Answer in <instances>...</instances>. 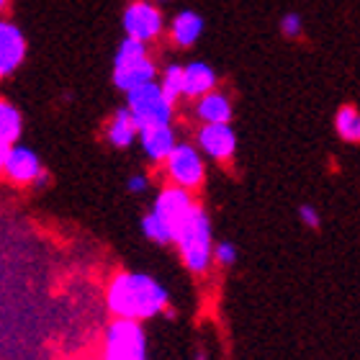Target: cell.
<instances>
[{
	"mask_svg": "<svg viewBox=\"0 0 360 360\" xmlns=\"http://www.w3.org/2000/svg\"><path fill=\"white\" fill-rule=\"evenodd\" d=\"M6 8H8V0H0V13H3Z\"/></svg>",
	"mask_w": 360,
	"mask_h": 360,
	"instance_id": "cell-27",
	"label": "cell"
},
{
	"mask_svg": "<svg viewBox=\"0 0 360 360\" xmlns=\"http://www.w3.org/2000/svg\"><path fill=\"white\" fill-rule=\"evenodd\" d=\"M8 150H11V147H8V144H3V142H0V175H3V167H6Z\"/></svg>",
	"mask_w": 360,
	"mask_h": 360,
	"instance_id": "cell-25",
	"label": "cell"
},
{
	"mask_svg": "<svg viewBox=\"0 0 360 360\" xmlns=\"http://www.w3.org/2000/svg\"><path fill=\"white\" fill-rule=\"evenodd\" d=\"M121 29L129 39L155 44L167 31V21L155 0H131L121 13Z\"/></svg>",
	"mask_w": 360,
	"mask_h": 360,
	"instance_id": "cell-7",
	"label": "cell"
},
{
	"mask_svg": "<svg viewBox=\"0 0 360 360\" xmlns=\"http://www.w3.org/2000/svg\"><path fill=\"white\" fill-rule=\"evenodd\" d=\"M26 60V37L13 21L0 15V80H6Z\"/></svg>",
	"mask_w": 360,
	"mask_h": 360,
	"instance_id": "cell-12",
	"label": "cell"
},
{
	"mask_svg": "<svg viewBox=\"0 0 360 360\" xmlns=\"http://www.w3.org/2000/svg\"><path fill=\"white\" fill-rule=\"evenodd\" d=\"M127 191L129 193H134V195H142L150 191V175L147 173H134V175H129L127 180Z\"/></svg>",
	"mask_w": 360,
	"mask_h": 360,
	"instance_id": "cell-24",
	"label": "cell"
},
{
	"mask_svg": "<svg viewBox=\"0 0 360 360\" xmlns=\"http://www.w3.org/2000/svg\"><path fill=\"white\" fill-rule=\"evenodd\" d=\"M206 162L203 152L195 147V142H183L180 139L178 147L173 150V155L162 162V175L165 183L178 188H186L191 193H198L206 186Z\"/></svg>",
	"mask_w": 360,
	"mask_h": 360,
	"instance_id": "cell-4",
	"label": "cell"
},
{
	"mask_svg": "<svg viewBox=\"0 0 360 360\" xmlns=\"http://www.w3.org/2000/svg\"><path fill=\"white\" fill-rule=\"evenodd\" d=\"M335 134L342 139L345 144H360V108L358 105H340L332 119Z\"/></svg>",
	"mask_w": 360,
	"mask_h": 360,
	"instance_id": "cell-17",
	"label": "cell"
},
{
	"mask_svg": "<svg viewBox=\"0 0 360 360\" xmlns=\"http://www.w3.org/2000/svg\"><path fill=\"white\" fill-rule=\"evenodd\" d=\"M105 309L111 319H131L144 324L155 316L167 314L170 293L150 273L119 270L105 285Z\"/></svg>",
	"mask_w": 360,
	"mask_h": 360,
	"instance_id": "cell-1",
	"label": "cell"
},
{
	"mask_svg": "<svg viewBox=\"0 0 360 360\" xmlns=\"http://www.w3.org/2000/svg\"><path fill=\"white\" fill-rule=\"evenodd\" d=\"M193 142L203 158L217 165H229L237 155V131L232 124H198Z\"/></svg>",
	"mask_w": 360,
	"mask_h": 360,
	"instance_id": "cell-8",
	"label": "cell"
},
{
	"mask_svg": "<svg viewBox=\"0 0 360 360\" xmlns=\"http://www.w3.org/2000/svg\"><path fill=\"white\" fill-rule=\"evenodd\" d=\"M105 142L116 150H129L131 144L139 142V124L134 121L131 111L127 105H121L113 111V116L105 124Z\"/></svg>",
	"mask_w": 360,
	"mask_h": 360,
	"instance_id": "cell-16",
	"label": "cell"
},
{
	"mask_svg": "<svg viewBox=\"0 0 360 360\" xmlns=\"http://www.w3.org/2000/svg\"><path fill=\"white\" fill-rule=\"evenodd\" d=\"M3 178L13 186H44L49 180V173L44 170V162L37 152L18 142L8 150Z\"/></svg>",
	"mask_w": 360,
	"mask_h": 360,
	"instance_id": "cell-10",
	"label": "cell"
},
{
	"mask_svg": "<svg viewBox=\"0 0 360 360\" xmlns=\"http://www.w3.org/2000/svg\"><path fill=\"white\" fill-rule=\"evenodd\" d=\"M160 88L165 90V96L178 103L183 101V88H186V77H183V65L178 62H167L165 68L160 70V77H158Z\"/></svg>",
	"mask_w": 360,
	"mask_h": 360,
	"instance_id": "cell-19",
	"label": "cell"
},
{
	"mask_svg": "<svg viewBox=\"0 0 360 360\" xmlns=\"http://www.w3.org/2000/svg\"><path fill=\"white\" fill-rule=\"evenodd\" d=\"M101 360H150L147 358V332L142 322L111 319L103 332Z\"/></svg>",
	"mask_w": 360,
	"mask_h": 360,
	"instance_id": "cell-5",
	"label": "cell"
},
{
	"mask_svg": "<svg viewBox=\"0 0 360 360\" xmlns=\"http://www.w3.org/2000/svg\"><path fill=\"white\" fill-rule=\"evenodd\" d=\"M160 77V68L150 52V44L124 37L113 54V85L127 96L131 90L155 83Z\"/></svg>",
	"mask_w": 360,
	"mask_h": 360,
	"instance_id": "cell-3",
	"label": "cell"
},
{
	"mask_svg": "<svg viewBox=\"0 0 360 360\" xmlns=\"http://www.w3.org/2000/svg\"><path fill=\"white\" fill-rule=\"evenodd\" d=\"M195 206H198L195 193H191V191H186V188L165 183V186L158 191V195H155L150 211L160 219V221H165V224L170 226V232H173V237H175L178 226L191 217V211H193Z\"/></svg>",
	"mask_w": 360,
	"mask_h": 360,
	"instance_id": "cell-9",
	"label": "cell"
},
{
	"mask_svg": "<svg viewBox=\"0 0 360 360\" xmlns=\"http://www.w3.org/2000/svg\"><path fill=\"white\" fill-rule=\"evenodd\" d=\"M142 234L152 245H160V248H167V245H173V232H170V226L165 221H160L152 211H147L142 217Z\"/></svg>",
	"mask_w": 360,
	"mask_h": 360,
	"instance_id": "cell-20",
	"label": "cell"
},
{
	"mask_svg": "<svg viewBox=\"0 0 360 360\" xmlns=\"http://www.w3.org/2000/svg\"><path fill=\"white\" fill-rule=\"evenodd\" d=\"M237 260H240L237 245H234L232 240H219L217 248H214V265L221 270H229L237 265Z\"/></svg>",
	"mask_w": 360,
	"mask_h": 360,
	"instance_id": "cell-21",
	"label": "cell"
},
{
	"mask_svg": "<svg viewBox=\"0 0 360 360\" xmlns=\"http://www.w3.org/2000/svg\"><path fill=\"white\" fill-rule=\"evenodd\" d=\"M195 360H209V358H206V353H203V350H198V353H195Z\"/></svg>",
	"mask_w": 360,
	"mask_h": 360,
	"instance_id": "cell-26",
	"label": "cell"
},
{
	"mask_svg": "<svg viewBox=\"0 0 360 360\" xmlns=\"http://www.w3.org/2000/svg\"><path fill=\"white\" fill-rule=\"evenodd\" d=\"M155 3H167V0H155Z\"/></svg>",
	"mask_w": 360,
	"mask_h": 360,
	"instance_id": "cell-28",
	"label": "cell"
},
{
	"mask_svg": "<svg viewBox=\"0 0 360 360\" xmlns=\"http://www.w3.org/2000/svg\"><path fill=\"white\" fill-rule=\"evenodd\" d=\"M173 248L178 250V257L183 268L195 278L209 276L214 268V224H211L209 211L203 209L201 203L191 211V217L178 226L175 232Z\"/></svg>",
	"mask_w": 360,
	"mask_h": 360,
	"instance_id": "cell-2",
	"label": "cell"
},
{
	"mask_svg": "<svg viewBox=\"0 0 360 360\" xmlns=\"http://www.w3.org/2000/svg\"><path fill=\"white\" fill-rule=\"evenodd\" d=\"M178 131H175V124H152V127L139 129V147H142L144 158L150 165L162 167L173 150L178 147Z\"/></svg>",
	"mask_w": 360,
	"mask_h": 360,
	"instance_id": "cell-11",
	"label": "cell"
},
{
	"mask_svg": "<svg viewBox=\"0 0 360 360\" xmlns=\"http://www.w3.org/2000/svg\"><path fill=\"white\" fill-rule=\"evenodd\" d=\"M124 98H127L124 105L131 111L139 129L152 127V124H173L175 121V103L165 96V90L160 88L158 80L131 90Z\"/></svg>",
	"mask_w": 360,
	"mask_h": 360,
	"instance_id": "cell-6",
	"label": "cell"
},
{
	"mask_svg": "<svg viewBox=\"0 0 360 360\" xmlns=\"http://www.w3.org/2000/svg\"><path fill=\"white\" fill-rule=\"evenodd\" d=\"M193 119L198 124H232L234 119V103L229 93L221 88L211 90L198 101H193Z\"/></svg>",
	"mask_w": 360,
	"mask_h": 360,
	"instance_id": "cell-13",
	"label": "cell"
},
{
	"mask_svg": "<svg viewBox=\"0 0 360 360\" xmlns=\"http://www.w3.org/2000/svg\"><path fill=\"white\" fill-rule=\"evenodd\" d=\"M296 214H299V221L307 229H311V232H319L322 229V211L316 209L314 203H301L299 209H296Z\"/></svg>",
	"mask_w": 360,
	"mask_h": 360,
	"instance_id": "cell-23",
	"label": "cell"
},
{
	"mask_svg": "<svg viewBox=\"0 0 360 360\" xmlns=\"http://www.w3.org/2000/svg\"><path fill=\"white\" fill-rule=\"evenodd\" d=\"M203 29H206V21L198 11H178V13L170 18L167 23V39L173 41V46L178 49H191V46L198 44V39L203 37Z\"/></svg>",
	"mask_w": 360,
	"mask_h": 360,
	"instance_id": "cell-14",
	"label": "cell"
},
{
	"mask_svg": "<svg viewBox=\"0 0 360 360\" xmlns=\"http://www.w3.org/2000/svg\"><path fill=\"white\" fill-rule=\"evenodd\" d=\"M278 31H281V37L288 39V41H299V39L304 37V18H301V13L288 11V13L281 15Z\"/></svg>",
	"mask_w": 360,
	"mask_h": 360,
	"instance_id": "cell-22",
	"label": "cell"
},
{
	"mask_svg": "<svg viewBox=\"0 0 360 360\" xmlns=\"http://www.w3.org/2000/svg\"><path fill=\"white\" fill-rule=\"evenodd\" d=\"M183 77H186V88H183V101H198L201 96L219 88V72L211 68L209 62L193 60L183 65Z\"/></svg>",
	"mask_w": 360,
	"mask_h": 360,
	"instance_id": "cell-15",
	"label": "cell"
},
{
	"mask_svg": "<svg viewBox=\"0 0 360 360\" xmlns=\"http://www.w3.org/2000/svg\"><path fill=\"white\" fill-rule=\"evenodd\" d=\"M21 131H23L21 111H18L8 98L0 96V142L8 144V147H13V144H18V139H21Z\"/></svg>",
	"mask_w": 360,
	"mask_h": 360,
	"instance_id": "cell-18",
	"label": "cell"
}]
</instances>
